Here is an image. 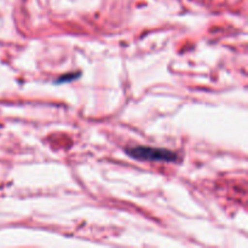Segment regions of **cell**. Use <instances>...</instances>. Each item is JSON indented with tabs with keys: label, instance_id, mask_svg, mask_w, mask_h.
Returning <instances> with one entry per match:
<instances>
[{
	"label": "cell",
	"instance_id": "6da1fadb",
	"mask_svg": "<svg viewBox=\"0 0 248 248\" xmlns=\"http://www.w3.org/2000/svg\"><path fill=\"white\" fill-rule=\"evenodd\" d=\"M126 154L135 160L153 162H177L179 155L165 148L148 147V145H135L126 148Z\"/></svg>",
	"mask_w": 248,
	"mask_h": 248
},
{
	"label": "cell",
	"instance_id": "7a4b0ae2",
	"mask_svg": "<svg viewBox=\"0 0 248 248\" xmlns=\"http://www.w3.org/2000/svg\"><path fill=\"white\" fill-rule=\"evenodd\" d=\"M77 78H79V73H77V75H74V73H70L69 75H62V77L57 80V82L58 84H62V82L70 81V80H74L77 79Z\"/></svg>",
	"mask_w": 248,
	"mask_h": 248
}]
</instances>
